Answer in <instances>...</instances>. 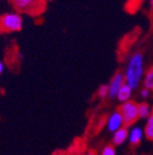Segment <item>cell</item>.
<instances>
[{"label":"cell","mask_w":153,"mask_h":155,"mask_svg":"<svg viewBox=\"0 0 153 155\" xmlns=\"http://www.w3.org/2000/svg\"><path fill=\"white\" fill-rule=\"evenodd\" d=\"M150 3H151V7H152V9H153V0H150Z\"/></svg>","instance_id":"18"},{"label":"cell","mask_w":153,"mask_h":155,"mask_svg":"<svg viewBox=\"0 0 153 155\" xmlns=\"http://www.w3.org/2000/svg\"><path fill=\"white\" fill-rule=\"evenodd\" d=\"M98 95L101 98H104V97L108 96V85H102V86H100V88L98 90Z\"/></svg>","instance_id":"13"},{"label":"cell","mask_w":153,"mask_h":155,"mask_svg":"<svg viewBox=\"0 0 153 155\" xmlns=\"http://www.w3.org/2000/svg\"><path fill=\"white\" fill-rule=\"evenodd\" d=\"M142 75H144V57L142 54L136 53L130 58L129 65L124 73L125 83L134 90L138 87Z\"/></svg>","instance_id":"1"},{"label":"cell","mask_w":153,"mask_h":155,"mask_svg":"<svg viewBox=\"0 0 153 155\" xmlns=\"http://www.w3.org/2000/svg\"><path fill=\"white\" fill-rule=\"evenodd\" d=\"M145 134H146L147 138L153 140V112H151L150 116L148 117V122L145 127Z\"/></svg>","instance_id":"11"},{"label":"cell","mask_w":153,"mask_h":155,"mask_svg":"<svg viewBox=\"0 0 153 155\" xmlns=\"http://www.w3.org/2000/svg\"><path fill=\"white\" fill-rule=\"evenodd\" d=\"M88 155H96V153H95V152H90Z\"/></svg>","instance_id":"17"},{"label":"cell","mask_w":153,"mask_h":155,"mask_svg":"<svg viewBox=\"0 0 153 155\" xmlns=\"http://www.w3.org/2000/svg\"><path fill=\"white\" fill-rule=\"evenodd\" d=\"M36 1L38 0H13L15 7L18 10H22V11L29 10Z\"/></svg>","instance_id":"9"},{"label":"cell","mask_w":153,"mask_h":155,"mask_svg":"<svg viewBox=\"0 0 153 155\" xmlns=\"http://www.w3.org/2000/svg\"><path fill=\"white\" fill-rule=\"evenodd\" d=\"M144 85L145 88L149 91H153V67H151L147 72L146 78L144 80Z\"/></svg>","instance_id":"12"},{"label":"cell","mask_w":153,"mask_h":155,"mask_svg":"<svg viewBox=\"0 0 153 155\" xmlns=\"http://www.w3.org/2000/svg\"><path fill=\"white\" fill-rule=\"evenodd\" d=\"M125 83L124 73L117 72L110 80V83L108 84V96L109 98H116L119 90L121 86Z\"/></svg>","instance_id":"4"},{"label":"cell","mask_w":153,"mask_h":155,"mask_svg":"<svg viewBox=\"0 0 153 155\" xmlns=\"http://www.w3.org/2000/svg\"><path fill=\"white\" fill-rule=\"evenodd\" d=\"M119 112L122 115L123 123L127 126L132 125L138 119V104L132 100L122 102L119 108Z\"/></svg>","instance_id":"3"},{"label":"cell","mask_w":153,"mask_h":155,"mask_svg":"<svg viewBox=\"0 0 153 155\" xmlns=\"http://www.w3.org/2000/svg\"><path fill=\"white\" fill-rule=\"evenodd\" d=\"M142 137H144V131H142V129H141L140 127H134L129 135L130 142H131V144L136 145L140 142Z\"/></svg>","instance_id":"8"},{"label":"cell","mask_w":153,"mask_h":155,"mask_svg":"<svg viewBox=\"0 0 153 155\" xmlns=\"http://www.w3.org/2000/svg\"><path fill=\"white\" fill-rule=\"evenodd\" d=\"M129 138V131H127L126 127H121L118 130L114 131V137H113V142L116 145H120L122 143H124L125 140Z\"/></svg>","instance_id":"6"},{"label":"cell","mask_w":153,"mask_h":155,"mask_svg":"<svg viewBox=\"0 0 153 155\" xmlns=\"http://www.w3.org/2000/svg\"><path fill=\"white\" fill-rule=\"evenodd\" d=\"M101 155H116V150L111 145H107V147H105L103 149Z\"/></svg>","instance_id":"14"},{"label":"cell","mask_w":153,"mask_h":155,"mask_svg":"<svg viewBox=\"0 0 153 155\" xmlns=\"http://www.w3.org/2000/svg\"><path fill=\"white\" fill-rule=\"evenodd\" d=\"M140 95H141V97L147 98V97L150 95V91L147 90V88H142V90H141V92H140Z\"/></svg>","instance_id":"15"},{"label":"cell","mask_w":153,"mask_h":155,"mask_svg":"<svg viewBox=\"0 0 153 155\" xmlns=\"http://www.w3.org/2000/svg\"><path fill=\"white\" fill-rule=\"evenodd\" d=\"M151 108L148 104L146 102H141L140 104H138V117L140 119H147L149 117L151 114Z\"/></svg>","instance_id":"10"},{"label":"cell","mask_w":153,"mask_h":155,"mask_svg":"<svg viewBox=\"0 0 153 155\" xmlns=\"http://www.w3.org/2000/svg\"><path fill=\"white\" fill-rule=\"evenodd\" d=\"M0 27L5 31H19L23 28V17L19 13L9 12L0 17Z\"/></svg>","instance_id":"2"},{"label":"cell","mask_w":153,"mask_h":155,"mask_svg":"<svg viewBox=\"0 0 153 155\" xmlns=\"http://www.w3.org/2000/svg\"><path fill=\"white\" fill-rule=\"evenodd\" d=\"M3 71H5V64H3L2 61H0V75L2 74Z\"/></svg>","instance_id":"16"},{"label":"cell","mask_w":153,"mask_h":155,"mask_svg":"<svg viewBox=\"0 0 153 155\" xmlns=\"http://www.w3.org/2000/svg\"><path fill=\"white\" fill-rule=\"evenodd\" d=\"M132 91H133V88H131L126 83H124V84L121 86V88L119 90L116 98H118V100L121 102L129 101L132 96Z\"/></svg>","instance_id":"7"},{"label":"cell","mask_w":153,"mask_h":155,"mask_svg":"<svg viewBox=\"0 0 153 155\" xmlns=\"http://www.w3.org/2000/svg\"><path fill=\"white\" fill-rule=\"evenodd\" d=\"M123 119L122 115L119 111L114 112L113 114H110V116L107 120V128L110 131H116L119 128L123 127Z\"/></svg>","instance_id":"5"}]
</instances>
